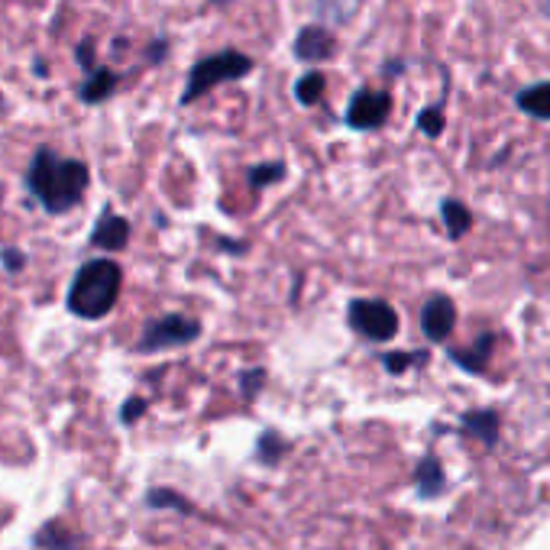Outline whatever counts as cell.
Instances as JSON below:
<instances>
[{
  "label": "cell",
  "mask_w": 550,
  "mask_h": 550,
  "mask_svg": "<svg viewBox=\"0 0 550 550\" xmlns=\"http://www.w3.org/2000/svg\"><path fill=\"white\" fill-rule=\"evenodd\" d=\"M91 185V172L85 162L62 159L52 149H36V156L26 169V191L46 214H65L81 204Z\"/></svg>",
  "instance_id": "6da1fadb"
},
{
  "label": "cell",
  "mask_w": 550,
  "mask_h": 550,
  "mask_svg": "<svg viewBox=\"0 0 550 550\" xmlns=\"http://www.w3.org/2000/svg\"><path fill=\"white\" fill-rule=\"evenodd\" d=\"M120 285H123V272L114 259H91V263H85L75 272L65 305L81 321H101L114 311L120 298Z\"/></svg>",
  "instance_id": "7a4b0ae2"
},
{
  "label": "cell",
  "mask_w": 550,
  "mask_h": 550,
  "mask_svg": "<svg viewBox=\"0 0 550 550\" xmlns=\"http://www.w3.org/2000/svg\"><path fill=\"white\" fill-rule=\"evenodd\" d=\"M253 68H256V62L246 52H240V49H220V52L204 55V59H198L195 65H191L185 91H182V98H178V101H182V107L195 104L198 98L211 94L214 88L227 85V81L246 78L253 72Z\"/></svg>",
  "instance_id": "3957f363"
},
{
  "label": "cell",
  "mask_w": 550,
  "mask_h": 550,
  "mask_svg": "<svg viewBox=\"0 0 550 550\" xmlns=\"http://www.w3.org/2000/svg\"><path fill=\"white\" fill-rule=\"evenodd\" d=\"M201 337V321L188 318V314H162L143 327V337L136 343V353H162L175 347H188Z\"/></svg>",
  "instance_id": "277c9868"
},
{
  "label": "cell",
  "mask_w": 550,
  "mask_h": 550,
  "mask_svg": "<svg viewBox=\"0 0 550 550\" xmlns=\"http://www.w3.org/2000/svg\"><path fill=\"white\" fill-rule=\"evenodd\" d=\"M350 327L369 343H385L398 334V311L382 298H356L350 301Z\"/></svg>",
  "instance_id": "5b68a950"
},
{
  "label": "cell",
  "mask_w": 550,
  "mask_h": 550,
  "mask_svg": "<svg viewBox=\"0 0 550 550\" xmlns=\"http://www.w3.org/2000/svg\"><path fill=\"white\" fill-rule=\"evenodd\" d=\"M392 114V94L389 91H373L363 88L350 98L347 107V123L353 130H379Z\"/></svg>",
  "instance_id": "8992f818"
},
{
  "label": "cell",
  "mask_w": 550,
  "mask_h": 550,
  "mask_svg": "<svg viewBox=\"0 0 550 550\" xmlns=\"http://www.w3.org/2000/svg\"><path fill=\"white\" fill-rule=\"evenodd\" d=\"M295 55L308 65L330 62L337 55V39H334V33L327 30V26L308 23V26H301L298 36H295Z\"/></svg>",
  "instance_id": "52a82bcc"
},
{
  "label": "cell",
  "mask_w": 550,
  "mask_h": 550,
  "mask_svg": "<svg viewBox=\"0 0 550 550\" xmlns=\"http://www.w3.org/2000/svg\"><path fill=\"white\" fill-rule=\"evenodd\" d=\"M453 327H457V305H453L447 295H434L424 301V308H421L424 337L434 343H444L453 334Z\"/></svg>",
  "instance_id": "ba28073f"
},
{
  "label": "cell",
  "mask_w": 550,
  "mask_h": 550,
  "mask_svg": "<svg viewBox=\"0 0 550 550\" xmlns=\"http://www.w3.org/2000/svg\"><path fill=\"white\" fill-rule=\"evenodd\" d=\"M127 243H130V220L107 208L91 230V246H98V250H107V253H117Z\"/></svg>",
  "instance_id": "9c48e42d"
},
{
  "label": "cell",
  "mask_w": 550,
  "mask_h": 550,
  "mask_svg": "<svg viewBox=\"0 0 550 550\" xmlns=\"http://www.w3.org/2000/svg\"><path fill=\"white\" fill-rule=\"evenodd\" d=\"M515 107L531 120H550V81H534L515 94Z\"/></svg>",
  "instance_id": "30bf717a"
},
{
  "label": "cell",
  "mask_w": 550,
  "mask_h": 550,
  "mask_svg": "<svg viewBox=\"0 0 550 550\" xmlns=\"http://www.w3.org/2000/svg\"><path fill=\"white\" fill-rule=\"evenodd\" d=\"M114 91H117V75L110 72V68H91L88 78L81 81L78 98L85 101V104H101V101H107Z\"/></svg>",
  "instance_id": "8fae6325"
},
{
  "label": "cell",
  "mask_w": 550,
  "mask_h": 550,
  "mask_svg": "<svg viewBox=\"0 0 550 550\" xmlns=\"http://www.w3.org/2000/svg\"><path fill=\"white\" fill-rule=\"evenodd\" d=\"M440 220H444L450 240H463L466 233H470V227H473L470 208H466V204L457 201V198H447L444 204H440Z\"/></svg>",
  "instance_id": "7c38bea8"
},
{
  "label": "cell",
  "mask_w": 550,
  "mask_h": 550,
  "mask_svg": "<svg viewBox=\"0 0 550 550\" xmlns=\"http://www.w3.org/2000/svg\"><path fill=\"white\" fill-rule=\"evenodd\" d=\"M492 347H495V334H483L470 350H450V356H453V363H460L463 369H470V373H483Z\"/></svg>",
  "instance_id": "4fadbf2b"
},
{
  "label": "cell",
  "mask_w": 550,
  "mask_h": 550,
  "mask_svg": "<svg viewBox=\"0 0 550 550\" xmlns=\"http://www.w3.org/2000/svg\"><path fill=\"white\" fill-rule=\"evenodd\" d=\"M327 91V75L321 72V68H308L305 75H301L295 81V101L305 104V107H314Z\"/></svg>",
  "instance_id": "5bb4252c"
},
{
  "label": "cell",
  "mask_w": 550,
  "mask_h": 550,
  "mask_svg": "<svg viewBox=\"0 0 550 550\" xmlns=\"http://www.w3.org/2000/svg\"><path fill=\"white\" fill-rule=\"evenodd\" d=\"M36 544H39V547H46V550H78L75 534H72V531H65L62 525H55V521L36 534Z\"/></svg>",
  "instance_id": "9a60e30c"
},
{
  "label": "cell",
  "mask_w": 550,
  "mask_h": 550,
  "mask_svg": "<svg viewBox=\"0 0 550 550\" xmlns=\"http://www.w3.org/2000/svg\"><path fill=\"white\" fill-rule=\"evenodd\" d=\"M463 428L470 434H476V437H483L486 444H492L495 434H499V418H495L492 411H479V415H466Z\"/></svg>",
  "instance_id": "2e32d148"
},
{
  "label": "cell",
  "mask_w": 550,
  "mask_h": 550,
  "mask_svg": "<svg viewBox=\"0 0 550 550\" xmlns=\"http://www.w3.org/2000/svg\"><path fill=\"white\" fill-rule=\"evenodd\" d=\"M285 162H263V165H253L250 169V185L253 188H269V185H279L285 178Z\"/></svg>",
  "instance_id": "e0dca14e"
},
{
  "label": "cell",
  "mask_w": 550,
  "mask_h": 550,
  "mask_svg": "<svg viewBox=\"0 0 550 550\" xmlns=\"http://www.w3.org/2000/svg\"><path fill=\"white\" fill-rule=\"evenodd\" d=\"M418 130L428 136V140H437L440 133H444V123H447V117H444V104H431L428 110H421L418 114Z\"/></svg>",
  "instance_id": "ac0fdd59"
},
{
  "label": "cell",
  "mask_w": 550,
  "mask_h": 550,
  "mask_svg": "<svg viewBox=\"0 0 550 550\" xmlns=\"http://www.w3.org/2000/svg\"><path fill=\"white\" fill-rule=\"evenodd\" d=\"M428 360V353L424 350H408V353H385L382 356V366L389 369V373H405V369L418 366Z\"/></svg>",
  "instance_id": "d6986e66"
},
{
  "label": "cell",
  "mask_w": 550,
  "mask_h": 550,
  "mask_svg": "<svg viewBox=\"0 0 550 550\" xmlns=\"http://www.w3.org/2000/svg\"><path fill=\"white\" fill-rule=\"evenodd\" d=\"M418 483H421V492L424 495L440 492V486H444V473H440V466L434 460H424L418 466Z\"/></svg>",
  "instance_id": "ffe728a7"
},
{
  "label": "cell",
  "mask_w": 550,
  "mask_h": 550,
  "mask_svg": "<svg viewBox=\"0 0 550 550\" xmlns=\"http://www.w3.org/2000/svg\"><path fill=\"white\" fill-rule=\"evenodd\" d=\"M75 55H78V65L85 68V72H91V68H98V65H94V39H81L78 49H75Z\"/></svg>",
  "instance_id": "44dd1931"
},
{
  "label": "cell",
  "mask_w": 550,
  "mask_h": 550,
  "mask_svg": "<svg viewBox=\"0 0 550 550\" xmlns=\"http://www.w3.org/2000/svg\"><path fill=\"white\" fill-rule=\"evenodd\" d=\"M143 411H146V402H143V398H130V402L123 405V411H120V421H123V424H133L136 418L143 415Z\"/></svg>",
  "instance_id": "7402d4cb"
},
{
  "label": "cell",
  "mask_w": 550,
  "mask_h": 550,
  "mask_svg": "<svg viewBox=\"0 0 550 550\" xmlns=\"http://www.w3.org/2000/svg\"><path fill=\"white\" fill-rule=\"evenodd\" d=\"M263 379H266L263 369H250V373H243V392H246V398H250L259 389V382H263Z\"/></svg>",
  "instance_id": "603a6c76"
},
{
  "label": "cell",
  "mask_w": 550,
  "mask_h": 550,
  "mask_svg": "<svg viewBox=\"0 0 550 550\" xmlns=\"http://www.w3.org/2000/svg\"><path fill=\"white\" fill-rule=\"evenodd\" d=\"M0 259H4L7 272H20L23 269V253L20 250H0Z\"/></svg>",
  "instance_id": "cb8c5ba5"
},
{
  "label": "cell",
  "mask_w": 550,
  "mask_h": 550,
  "mask_svg": "<svg viewBox=\"0 0 550 550\" xmlns=\"http://www.w3.org/2000/svg\"><path fill=\"white\" fill-rule=\"evenodd\" d=\"M0 110H4V94H0Z\"/></svg>",
  "instance_id": "d4e9b609"
}]
</instances>
